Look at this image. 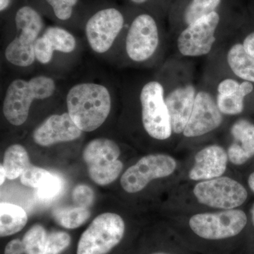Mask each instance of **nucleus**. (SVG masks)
I'll use <instances>...</instances> for the list:
<instances>
[{
    "label": "nucleus",
    "mask_w": 254,
    "mask_h": 254,
    "mask_svg": "<svg viewBox=\"0 0 254 254\" xmlns=\"http://www.w3.org/2000/svg\"><path fill=\"white\" fill-rule=\"evenodd\" d=\"M163 254V253H158V254Z\"/></svg>",
    "instance_id": "obj_39"
},
{
    "label": "nucleus",
    "mask_w": 254,
    "mask_h": 254,
    "mask_svg": "<svg viewBox=\"0 0 254 254\" xmlns=\"http://www.w3.org/2000/svg\"><path fill=\"white\" fill-rule=\"evenodd\" d=\"M50 174L45 169L31 165L21 175V182L25 186L38 189Z\"/></svg>",
    "instance_id": "obj_29"
},
{
    "label": "nucleus",
    "mask_w": 254,
    "mask_h": 254,
    "mask_svg": "<svg viewBox=\"0 0 254 254\" xmlns=\"http://www.w3.org/2000/svg\"><path fill=\"white\" fill-rule=\"evenodd\" d=\"M55 21L67 23L72 18L79 0H43Z\"/></svg>",
    "instance_id": "obj_25"
},
{
    "label": "nucleus",
    "mask_w": 254,
    "mask_h": 254,
    "mask_svg": "<svg viewBox=\"0 0 254 254\" xmlns=\"http://www.w3.org/2000/svg\"><path fill=\"white\" fill-rule=\"evenodd\" d=\"M160 43L158 25L151 15H138L132 21L125 38V52L128 59L141 63L154 55Z\"/></svg>",
    "instance_id": "obj_11"
},
{
    "label": "nucleus",
    "mask_w": 254,
    "mask_h": 254,
    "mask_svg": "<svg viewBox=\"0 0 254 254\" xmlns=\"http://www.w3.org/2000/svg\"><path fill=\"white\" fill-rule=\"evenodd\" d=\"M227 63L236 76L254 82V57L246 51L243 44L237 43L227 53Z\"/></svg>",
    "instance_id": "obj_20"
},
{
    "label": "nucleus",
    "mask_w": 254,
    "mask_h": 254,
    "mask_svg": "<svg viewBox=\"0 0 254 254\" xmlns=\"http://www.w3.org/2000/svg\"><path fill=\"white\" fill-rule=\"evenodd\" d=\"M243 46L249 54L254 57V32L249 35L244 41Z\"/></svg>",
    "instance_id": "obj_33"
},
{
    "label": "nucleus",
    "mask_w": 254,
    "mask_h": 254,
    "mask_svg": "<svg viewBox=\"0 0 254 254\" xmlns=\"http://www.w3.org/2000/svg\"><path fill=\"white\" fill-rule=\"evenodd\" d=\"M56 91V81L48 75L13 80L4 95L2 110L4 118L11 125L21 126L27 120L33 103L49 99L54 96Z\"/></svg>",
    "instance_id": "obj_2"
},
{
    "label": "nucleus",
    "mask_w": 254,
    "mask_h": 254,
    "mask_svg": "<svg viewBox=\"0 0 254 254\" xmlns=\"http://www.w3.org/2000/svg\"><path fill=\"white\" fill-rule=\"evenodd\" d=\"M248 184L251 190L254 193V172L251 174L250 177H249Z\"/></svg>",
    "instance_id": "obj_36"
},
{
    "label": "nucleus",
    "mask_w": 254,
    "mask_h": 254,
    "mask_svg": "<svg viewBox=\"0 0 254 254\" xmlns=\"http://www.w3.org/2000/svg\"><path fill=\"white\" fill-rule=\"evenodd\" d=\"M233 143L227 150L229 160L235 165H242L254 156V125L242 119L231 128Z\"/></svg>",
    "instance_id": "obj_18"
},
{
    "label": "nucleus",
    "mask_w": 254,
    "mask_h": 254,
    "mask_svg": "<svg viewBox=\"0 0 254 254\" xmlns=\"http://www.w3.org/2000/svg\"><path fill=\"white\" fill-rule=\"evenodd\" d=\"M147 1H148V0H131V2L136 4H144V3L146 2Z\"/></svg>",
    "instance_id": "obj_37"
},
{
    "label": "nucleus",
    "mask_w": 254,
    "mask_h": 254,
    "mask_svg": "<svg viewBox=\"0 0 254 254\" xmlns=\"http://www.w3.org/2000/svg\"><path fill=\"white\" fill-rule=\"evenodd\" d=\"M72 198L77 206L88 208L94 200V193L92 189L86 185H78L73 190Z\"/></svg>",
    "instance_id": "obj_30"
},
{
    "label": "nucleus",
    "mask_w": 254,
    "mask_h": 254,
    "mask_svg": "<svg viewBox=\"0 0 254 254\" xmlns=\"http://www.w3.org/2000/svg\"><path fill=\"white\" fill-rule=\"evenodd\" d=\"M125 23L122 11L113 6L93 13L84 26L85 36L92 51L100 56L109 53L123 32Z\"/></svg>",
    "instance_id": "obj_6"
},
{
    "label": "nucleus",
    "mask_w": 254,
    "mask_h": 254,
    "mask_svg": "<svg viewBox=\"0 0 254 254\" xmlns=\"http://www.w3.org/2000/svg\"><path fill=\"white\" fill-rule=\"evenodd\" d=\"M219 22L220 16L216 11H213L189 25L177 40L180 53L187 57L208 54L216 40L215 33Z\"/></svg>",
    "instance_id": "obj_12"
},
{
    "label": "nucleus",
    "mask_w": 254,
    "mask_h": 254,
    "mask_svg": "<svg viewBox=\"0 0 254 254\" xmlns=\"http://www.w3.org/2000/svg\"><path fill=\"white\" fill-rule=\"evenodd\" d=\"M63 188V180L58 175L50 174L43 182L41 187H38L37 195L41 200L53 199L61 191Z\"/></svg>",
    "instance_id": "obj_27"
},
{
    "label": "nucleus",
    "mask_w": 254,
    "mask_h": 254,
    "mask_svg": "<svg viewBox=\"0 0 254 254\" xmlns=\"http://www.w3.org/2000/svg\"><path fill=\"white\" fill-rule=\"evenodd\" d=\"M2 165L6 178L9 180L21 176L23 172L31 166L27 150L20 144L10 145L5 151Z\"/></svg>",
    "instance_id": "obj_21"
},
{
    "label": "nucleus",
    "mask_w": 254,
    "mask_h": 254,
    "mask_svg": "<svg viewBox=\"0 0 254 254\" xmlns=\"http://www.w3.org/2000/svg\"><path fill=\"white\" fill-rule=\"evenodd\" d=\"M53 213L55 221L66 229L77 228L91 217L88 208L79 206L58 208Z\"/></svg>",
    "instance_id": "obj_23"
},
{
    "label": "nucleus",
    "mask_w": 254,
    "mask_h": 254,
    "mask_svg": "<svg viewBox=\"0 0 254 254\" xmlns=\"http://www.w3.org/2000/svg\"><path fill=\"white\" fill-rule=\"evenodd\" d=\"M253 90L252 82L245 81L240 83V89L234 94H218L216 103L219 110L222 114L226 115H237L242 113L244 110V100Z\"/></svg>",
    "instance_id": "obj_22"
},
{
    "label": "nucleus",
    "mask_w": 254,
    "mask_h": 254,
    "mask_svg": "<svg viewBox=\"0 0 254 254\" xmlns=\"http://www.w3.org/2000/svg\"><path fill=\"white\" fill-rule=\"evenodd\" d=\"M222 120V113L211 95L205 91L198 92L183 134L188 138L203 136L218 128Z\"/></svg>",
    "instance_id": "obj_14"
},
{
    "label": "nucleus",
    "mask_w": 254,
    "mask_h": 254,
    "mask_svg": "<svg viewBox=\"0 0 254 254\" xmlns=\"http://www.w3.org/2000/svg\"><path fill=\"white\" fill-rule=\"evenodd\" d=\"M120 153L113 140L98 138L90 141L83 152L90 178L101 186L115 181L123 169V163L118 160Z\"/></svg>",
    "instance_id": "obj_4"
},
{
    "label": "nucleus",
    "mask_w": 254,
    "mask_h": 254,
    "mask_svg": "<svg viewBox=\"0 0 254 254\" xmlns=\"http://www.w3.org/2000/svg\"><path fill=\"white\" fill-rule=\"evenodd\" d=\"M66 105L68 115L82 131H95L109 117L113 93L102 82H79L68 89Z\"/></svg>",
    "instance_id": "obj_1"
},
{
    "label": "nucleus",
    "mask_w": 254,
    "mask_h": 254,
    "mask_svg": "<svg viewBox=\"0 0 254 254\" xmlns=\"http://www.w3.org/2000/svg\"><path fill=\"white\" fill-rule=\"evenodd\" d=\"M177 166L176 160L170 155H145L135 165L127 169L120 182L125 191L137 193L143 190L153 180L170 176L175 173Z\"/></svg>",
    "instance_id": "obj_10"
},
{
    "label": "nucleus",
    "mask_w": 254,
    "mask_h": 254,
    "mask_svg": "<svg viewBox=\"0 0 254 254\" xmlns=\"http://www.w3.org/2000/svg\"><path fill=\"white\" fill-rule=\"evenodd\" d=\"M83 131L67 112L46 118L33 132V139L41 146L48 147L77 139Z\"/></svg>",
    "instance_id": "obj_15"
},
{
    "label": "nucleus",
    "mask_w": 254,
    "mask_h": 254,
    "mask_svg": "<svg viewBox=\"0 0 254 254\" xmlns=\"http://www.w3.org/2000/svg\"><path fill=\"white\" fill-rule=\"evenodd\" d=\"M77 46V39L67 29L61 26H48L35 45L36 63L47 66L53 61L57 54H72Z\"/></svg>",
    "instance_id": "obj_13"
},
{
    "label": "nucleus",
    "mask_w": 254,
    "mask_h": 254,
    "mask_svg": "<svg viewBox=\"0 0 254 254\" xmlns=\"http://www.w3.org/2000/svg\"><path fill=\"white\" fill-rule=\"evenodd\" d=\"M189 223L192 231L198 237L205 240H220L239 235L247 225V217L243 210L230 209L195 214Z\"/></svg>",
    "instance_id": "obj_8"
},
{
    "label": "nucleus",
    "mask_w": 254,
    "mask_h": 254,
    "mask_svg": "<svg viewBox=\"0 0 254 254\" xmlns=\"http://www.w3.org/2000/svg\"><path fill=\"white\" fill-rule=\"evenodd\" d=\"M12 0H0V11L4 12L11 6Z\"/></svg>",
    "instance_id": "obj_34"
},
{
    "label": "nucleus",
    "mask_w": 254,
    "mask_h": 254,
    "mask_svg": "<svg viewBox=\"0 0 254 254\" xmlns=\"http://www.w3.org/2000/svg\"><path fill=\"white\" fill-rule=\"evenodd\" d=\"M125 224L122 217L113 213H103L91 222L82 234L77 254H107L123 240Z\"/></svg>",
    "instance_id": "obj_7"
},
{
    "label": "nucleus",
    "mask_w": 254,
    "mask_h": 254,
    "mask_svg": "<svg viewBox=\"0 0 254 254\" xmlns=\"http://www.w3.org/2000/svg\"><path fill=\"white\" fill-rule=\"evenodd\" d=\"M251 215H252V222H253L254 226V203L253 206H252V209H251Z\"/></svg>",
    "instance_id": "obj_38"
},
{
    "label": "nucleus",
    "mask_w": 254,
    "mask_h": 254,
    "mask_svg": "<svg viewBox=\"0 0 254 254\" xmlns=\"http://www.w3.org/2000/svg\"><path fill=\"white\" fill-rule=\"evenodd\" d=\"M71 243V237L64 232H53L48 237L43 254H60Z\"/></svg>",
    "instance_id": "obj_28"
},
{
    "label": "nucleus",
    "mask_w": 254,
    "mask_h": 254,
    "mask_svg": "<svg viewBox=\"0 0 254 254\" xmlns=\"http://www.w3.org/2000/svg\"><path fill=\"white\" fill-rule=\"evenodd\" d=\"M195 95L194 87L187 85L170 92L165 98L174 133H183L193 110Z\"/></svg>",
    "instance_id": "obj_17"
},
{
    "label": "nucleus",
    "mask_w": 254,
    "mask_h": 254,
    "mask_svg": "<svg viewBox=\"0 0 254 254\" xmlns=\"http://www.w3.org/2000/svg\"><path fill=\"white\" fill-rule=\"evenodd\" d=\"M193 192L200 204L222 210L238 208L248 197L245 187L228 177L198 182Z\"/></svg>",
    "instance_id": "obj_9"
},
{
    "label": "nucleus",
    "mask_w": 254,
    "mask_h": 254,
    "mask_svg": "<svg viewBox=\"0 0 254 254\" xmlns=\"http://www.w3.org/2000/svg\"><path fill=\"white\" fill-rule=\"evenodd\" d=\"M0 173H1V175H0V185H2L5 181V178H6V173H5L4 167L2 165L0 166Z\"/></svg>",
    "instance_id": "obj_35"
},
{
    "label": "nucleus",
    "mask_w": 254,
    "mask_h": 254,
    "mask_svg": "<svg viewBox=\"0 0 254 254\" xmlns=\"http://www.w3.org/2000/svg\"><path fill=\"white\" fill-rule=\"evenodd\" d=\"M142 123L148 135L154 139H168L172 135L171 120L163 85L157 81L145 83L139 95Z\"/></svg>",
    "instance_id": "obj_5"
},
{
    "label": "nucleus",
    "mask_w": 254,
    "mask_h": 254,
    "mask_svg": "<svg viewBox=\"0 0 254 254\" xmlns=\"http://www.w3.org/2000/svg\"><path fill=\"white\" fill-rule=\"evenodd\" d=\"M240 83L231 78L223 80L218 87V94L230 95L236 93L240 89Z\"/></svg>",
    "instance_id": "obj_31"
},
{
    "label": "nucleus",
    "mask_w": 254,
    "mask_h": 254,
    "mask_svg": "<svg viewBox=\"0 0 254 254\" xmlns=\"http://www.w3.org/2000/svg\"><path fill=\"white\" fill-rule=\"evenodd\" d=\"M221 0H192L184 14L186 24L190 25L203 16L211 14L220 5Z\"/></svg>",
    "instance_id": "obj_24"
},
{
    "label": "nucleus",
    "mask_w": 254,
    "mask_h": 254,
    "mask_svg": "<svg viewBox=\"0 0 254 254\" xmlns=\"http://www.w3.org/2000/svg\"><path fill=\"white\" fill-rule=\"evenodd\" d=\"M48 236L44 227L40 225L32 227L23 238L26 254H43Z\"/></svg>",
    "instance_id": "obj_26"
},
{
    "label": "nucleus",
    "mask_w": 254,
    "mask_h": 254,
    "mask_svg": "<svg viewBox=\"0 0 254 254\" xmlns=\"http://www.w3.org/2000/svg\"><path fill=\"white\" fill-rule=\"evenodd\" d=\"M14 36L4 48V59L14 67H31L36 63L35 45L44 31L41 13L33 6L23 5L15 13Z\"/></svg>",
    "instance_id": "obj_3"
},
{
    "label": "nucleus",
    "mask_w": 254,
    "mask_h": 254,
    "mask_svg": "<svg viewBox=\"0 0 254 254\" xmlns=\"http://www.w3.org/2000/svg\"><path fill=\"white\" fill-rule=\"evenodd\" d=\"M25 253V247L23 241L18 240H11L5 247L4 254H23Z\"/></svg>",
    "instance_id": "obj_32"
},
{
    "label": "nucleus",
    "mask_w": 254,
    "mask_h": 254,
    "mask_svg": "<svg viewBox=\"0 0 254 254\" xmlns=\"http://www.w3.org/2000/svg\"><path fill=\"white\" fill-rule=\"evenodd\" d=\"M228 160L227 152L222 147L208 145L195 155L189 177L194 181H205L222 177L226 171Z\"/></svg>",
    "instance_id": "obj_16"
},
{
    "label": "nucleus",
    "mask_w": 254,
    "mask_h": 254,
    "mask_svg": "<svg viewBox=\"0 0 254 254\" xmlns=\"http://www.w3.org/2000/svg\"><path fill=\"white\" fill-rule=\"evenodd\" d=\"M28 221L27 214L21 207L12 203H0V235L11 236L21 231Z\"/></svg>",
    "instance_id": "obj_19"
}]
</instances>
